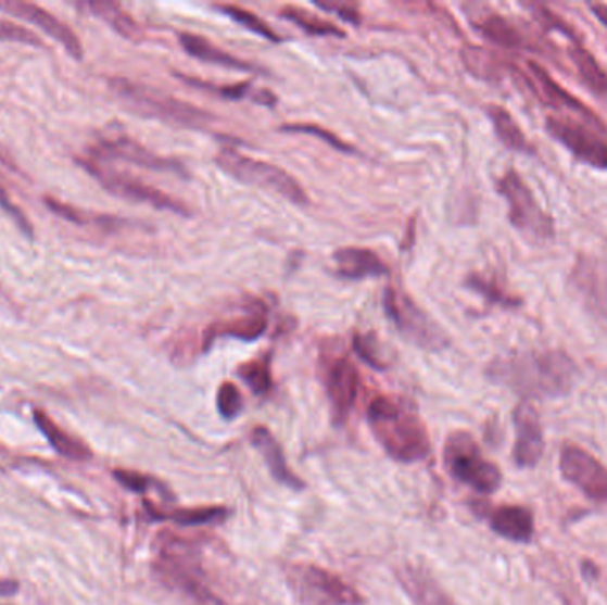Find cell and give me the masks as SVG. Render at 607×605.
Listing matches in <instances>:
<instances>
[{
    "label": "cell",
    "instance_id": "obj_1",
    "mask_svg": "<svg viewBox=\"0 0 607 605\" xmlns=\"http://www.w3.org/2000/svg\"><path fill=\"white\" fill-rule=\"evenodd\" d=\"M486 375L530 402L567 396L578 382L579 369L561 350H526L496 358Z\"/></svg>",
    "mask_w": 607,
    "mask_h": 605
},
{
    "label": "cell",
    "instance_id": "obj_2",
    "mask_svg": "<svg viewBox=\"0 0 607 605\" xmlns=\"http://www.w3.org/2000/svg\"><path fill=\"white\" fill-rule=\"evenodd\" d=\"M368 423L375 439L393 461L414 464L430 453V439L418 414L393 398H375L368 408Z\"/></svg>",
    "mask_w": 607,
    "mask_h": 605
},
{
    "label": "cell",
    "instance_id": "obj_3",
    "mask_svg": "<svg viewBox=\"0 0 607 605\" xmlns=\"http://www.w3.org/2000/svg\"><path fill=\"white\" fill-rule=\"evenodd\" d=\"M109 86L111 91L139 116L187 128H203L215 122L212 112L195 108L192 103L181 102L178 98L144 84L116 77L109 80Z\"/></svg>",
    "mask_w": 607,
    "mask_h": 605
},
{
    "label": "cell",
    "instance_id": "obj_4",
    "mask_svg": "<svg viewBox=\"0 0 607 605\" xmlns=\"http://www.w3.org/2000/svg\"><path fill=\"white\" fill-rule=\"evenodd\" d=\"M215 164L219 165L223 173L237 179L240 184L268 190L296 206L309 204V196L306 194V190L302 189L301 184L292 175H288L287 171L277 165L242 155L235 148L220 150L215 156Z\"/></svg>",
    "mask_w": 607,
    "mask_h": 605
},
{
    "label": "cell",
    "instance_id": "obj_5",
    "mask_svg": "<svg viewBox=\"0 0 607 605\" xmlns=\"http://www.w3.org/2000/svg\"><path fill=\"white\" fill-rule=\"evenodd\" d=\"M497 192L505 198L508 204V218L517 231L530 240L531 243H545L553 240L556 235L554 218L551 217L539 199L534 198L530 185L516 169L506 171L497 179Z\"/></svg>",
    "mask_w": 607,
    "mask_h": 605
},
{
    "label": "cell",
    "instance_id": "obj_6",
    "mask_svg": "<svg viewBox=\"0 0 607 605\" xmlns=\"http://www.w3.org/2000/svg\"><path fill=\"white\" fill-rule=\"evenodd\" d=\"M567 288L584 315L607 335V263L592 254H579L567 276Z\"/></svg>",
    "mask_w": 607,
    "mask_h": 605
},
{
    "label": "cell",
    "instance_id": "obj_7",
    "mask_svg": "<svg viewBox=\"0 0 607 605\" xmlns=\"http://www.w3.org/2000/svg\"><path fill=\"white\" fill-rule=\"evenodd\" d=\"M444 458L450 472L480 494H494L503 483L499 467L481 455L480 448L469 433L460 431L450 437Z\"/></svg>",
    "mask_w": 607,
    "mask_h": 605
},
{
    "label": "cell",
    "instance_id": "obj_8",
    "mask_svg": "<svg viewBox=\"0 0 607 605\" xmlns=\"http://www.w3.org/2000/svg\"><path fill=\"white\" fill-rule=\"evenodd\" d=\"M384 307L389 320L396 325L400 335L407 341L428 352L446 349V332L407 293L388 288L384 293Z\"/></svg>",
    "mask_w": 607,
    "mask_h": 605
},
{
    "label": "cell",
    "instance_id": "obj_9",
    "mask_svg": "<svg viewBox=\"0 0 607 605\" xmlns=\"http://www.w3.org/2000/svg\"><path fill=\"white\" fill-rule=\"evenodd\" d=\"M80 165L88 171L92 178H97L102 184L103 189L109 190L111 194L117 196V198L150 204L153 209L167 210V212L181 215V217H189L190 215L189 206L181 203L180 199L173 198V196L166 194V192H162L155 187L142 184L141 179L116 173L97 159H84V161H80Z\"/></svg>",
    "mask_w": 607,
    "mask_h": 605
},
{
    "label": "cell",
    "instance_id": "obj_10",
    "mask_svg": "<svg viewBox=\"0 0 607 605\" xmlns=\"http://www.w3.org/2000/svg\"><path fill=\"white\" fill-rule=\"evenodd\" d=\"M545 130L559 144L567 148L581 164L590 165L593 169L607 171V142L584 123L564 119V117H547Z\"/></svg>",
    "mask_w": 607,
    "mask_h": 605
},
{
    "label": "cell",
    "instance_id": "obj_11",
    "mask_svg": "<svg viewBox=\"0 0 607 605\" xmlns=\"http://www.w3.org/2000/svg\"><path fill=\"white\" fill-rule=\"evenodd\" d=\"M293 587L302 601L312 605H361L359 593L331 571L315 565H301L292 570Z\"/></svg>",
    "mask_w": 607,
    "mask_h": 605
},
{
    "label": "cell",
    "instance_id": "obj_12",
    "mask_svg": "<svg viewBox=\"0 0 607 605\" xmlns=\"http://www.w3.org/2000/svg\"><path fill=\"white\" fill-rule=\"evenodd\" d=\"M559 470L564 480L576 487L581 494L592 501L606 503L607 467L592 453L578 445H567L559 455Z\"/></svg>",
    "mask_w": 607,
    "mask_h": 605
},
{
    "label": "cell",
    "instance_id": "obj_13",
    "mask_svg": "<svg viewBox=\"0 0 607 605\" xmlns=\"http://www.w3.org/2000/svg\"><path fill=\"white\" fill-rule=\"evenodd\" d=\"M522 77L530 84L531 91L540 98V102L556 111L570 112L573 116L581 117L593 130L604 131V123L593 114L592 109L586 108L579 98L573 97L572 92L561 88L540 64L528 61V75Z\"/></svg>",
    "mask_w": 607,
    "mask_h": 605
},
{
    "label": "cell",
    "instance_id": "obj_14",
    "mask_svg": "<svg viewBox=\"0 0 607 605\" xmlns=\"http://www.w3.org/2000/svg\"><path fill=\"white\" fill-rule=\"evenodd\" d=\"M92 156L98 161L100 159H117V161L128 162V164L144 167V169L175 173V175L189 178V173L180 161L169 159V156L156 155L130 137L119 136L102 139L100 144L97 146V150L92 151Z\"/></svg>",
    "mask_w": 607,
    "mask_h": 605
},
{
    "label": "cell",
    "instance_id": "obj_15",
    "mask_svg": "<svg viewBox=\"0 0 607 605\" xmlns=\"http://www.w3.org/2000/svg\"><path fill=\"white\" fill-rule=\"evenodd\" d=\"M514 461L520 469H533L544 456V428L539 412L530 402H520L514 411Z\"/></svg>",
    "mask_w": 607,
    "mask_h": 605
},
{
    "label": "cell",
    "instance_id": "obj_16",
    "mask_svg": "<svg viewBox=\"0 0 607 605\" xmlns=\"http://www.w3.org/2000/svg\"><path fill=\"white\" fill-rule=\"evenodd\" d=\"M0 10L8 11L11 15L29 22L30 25H36V27L43 30L45 35L63 45V49L72 58L78 59V61L83 59V45L78 41L74 30L69 29L68 25L63 24L61 20L55 18L54 15H50L49 11L43 10V8L30 4V2L8 0V2H0Z\"/></svg>",
    "mask_w": 607,
    "mask_h": 605
},
{
    "label": "cell",
    "instance_id": "obj_17",
    "mask_svg": "<svg viewBox=\"0 0 607 605\" xmlns=\"http://www.w3.org/2000/svg\"><path fill=\"white\" fill-rule=\"evenodd\" d=\"M327 394L336 423L345 421L359 394V374L349 358H336L327 374Z\"/></svg>",
    "mask_w": 607,
    "mask_h": 605
},
{
    "label": "cell",
    "instance_id": "obj_18",
    "mask_svg": "<svg viewBox=\"0 0 607 605\" xmlns=\"http://www.w3.org/2000/svg\"><path fill=\"white\" fill-rule=\"evenodd\" d=\"M472 27L480 33L486 41L497 45L506 50H533L536 52L533 41L517 27L510 20L494 13V11H483V13H469Z\"/></svg>",
    "mask_w": 607,
    "mask_h": 605
},
{
    "label": "cell",
    "instance_id": "obj_19",
    "mask_svg": "<svg viewBox=\"0 0 607 605\" xmlns=\"http://www.w3.org/2000/svg\"><path fill=\"white\" fill-rule=\"evenodd\" d=\"M268 327L267 307L263 302L249 301L242 315L235 316L233 320L214 325L208 330L206 343H212L215 338H235L242 341H256L265 335Z\"/></svg>",
    "mask_w": 607,
    "mask_h": 605
},
{
    "label": "cell",
    "instance_id": "obj_20",
    "mask_svg": "<svg viewBox=\"0 0 607 605\" xmlns=\"http://www.w3.org/2000/svg\"><path fill=\"white\" fill-rule=\"evenodd\" d=\"M336 263V276L345 281H363L368 277H384L389 274L388 265L379 254L365 248H343L332 254Z\"/></svg>",
    "mask_w": 607,
    "mask_h": 605
},
{
    "label": "cell",
    "instance_id": "obj_21",
    "mask_svg": "<svg viewBox=\"0 0 607 605\" xmlns=\"http://www.w3.org/2000/svg\"><path fill=\"white\" fill-rule=\"evenodd\" d=\"M491 529L508 542L528 543L534 534V517L524 506H501L489 517Z\"/></svg>",
    "mask_w": 607,
    "mask_h": 605
},
{
    "label": "cell",
    "instance_id": "obj_22",
    "mask_svg": "<svg viewBox=\"0 0 607 605\" xmlns=\"http://www.w3.org/2000/svg\"><path fill=\"white\" fill-rule=\"evenodd\" d=\"M253 444L263 456V461L267 464L270 475L276 478L279 483L284 484L288 489L302 490L304 481L288 467L287 458L282 455L281 445L277 444L273 433L267 428H254Z\"/></svg>",
    "mask_w": 607,
    "mask_h": 605
},
{
    "label": "cell",
    "instance_id": "obj_23",
    "mask_svg": "<svg viewBox=\"0 0 607 605\" xmlns=\"http://www.w3.org/2000/svg\"><path fill=\"white\" fill-rule=\"evenodd\" d=\"M181 49L198 61L203 63L217 64L224 68L242 70V72H260L258 66L237 55L224 52L219 47H215L212 41L203 38V36L192 35V33H180Z\"/></svg>",
    "mask_w": 607,
    "mask_h": 605
},
{
    "label": "cell",
    "instance_id": "obj_24",
    "mask_svg": "<svg viewBox=\"0 0 607 605\" xmlns=\"http://www.w3.org/2000/svg\"><path fill=\"white\" fill-rule=\"evenodd\" d=\"M399 581L416 605H455L427 571L413 565L399 570Z\"/></svg>",
    "mask_w": 607,
    "mask_h": 605
},
{
    "label": "cell",
    "instance_id": "obj_25",
    "mask_svg": "<svg viewBox=\"0 0 607 605\" xmlns=\"http://www.w3.org/2000/svg\"><path fill=\"white\" fill-rule=\"evenodd\" d=\"M35 423L59 455L77 462H86L91 458L92 453L88 444L77 437L69 436L68 431H64L63 428L55 425L43 411H35Z\"/></svg>",
    "mask_w": 607,
    "mask_h": 605
},
{
    "label": "cell",
    "instance_id": "obj_26",
    "mask_svg": "<svg viewBox=\"0 0 607 605\" xmlns=\"http://www.w3.org/2000/svg\"><path fill=\"white\" fill-rule=\"evenodd\" d=\"M486 116L491 119L501 144L508 148V150L516 151V153L533 155V144H531L530 139L526 137L524 131H522L519 123L516 122V117L511 116V112L508 111V109L492 103V105L486 108Z\"/></svg>",
    "mask_w": 607,
    "mask_h": 605
},
{
    "label": "cell",
    "instance_id": "obj_27",
    "mask_svg": "<svg viewBox=\"0 0 607 605\" xmlns=\"http://www.w3.org/2000/svg\"><path fill=\"white\" fill-rule=\"evenodd\" d=\"M83 8H88L92 15L102 18L105 24L111 25L112 29L116 30L117 35L123 38L130 39V41H142L144 33H142L141 25L137 24L136 20L128 15L127 11L123 10L122 5L116 2H86Z\"/></svg>",
    "mask_w": 607,
    "mask_h": 605
},
{
    "label": "cell",
    "instance_id": "obj_28",
    "mask_svg": "<svg viewBox=\"0 0 607 605\" xmlns=\"http://www.w3.org/2000/svg\"><path fill=\"white\" fill-rule=\"evenodd\" d=\"M569 55L584 86L593 94L607 100V73L595 59V55L589 49H584L581 43H573L569 49Z\"/></svg>",
    "mask_w": 607,
    "mask_h": 605
},
{
    "label": "cell",
    "instance_id": "obj_29",
    "mask_svg": "<svg viewBox=\"0 0 607 605\" xmlns=\"http://www.w3.org/2000/svg\"><path fill=\"white\" fill-rule=\"evenodd\" d=\"M461 63L466 66L467 72L472 77L485 80V83H499L503 78V63L497 55L492 54L489 50L475 47V45H466L461 49Z\"/></svg>",
    "mask_w": 607,
    "mask_h": 605
},
{
    "label": "cell",
    "instance_id": "obj_30",
    "mask_svg": "<svg viewBox=\"0 0 607 605\" xmlns=\"http://www.w3.org/2000/svg\"><path fill=\"white\" fill-rule=\"evenodd\" d=\"M281 18L295 24L299 29L312 36H334V38H345V30H341L338 25L321 16L313 15L309 11L296 8V5H284L279 11Z\"/></svg>",
    "mask_w": 607,
    "mask_h": 605
},
{
    "label": "cell",
    "instance_id": "obj_31",
    "mask_svg": "<svg viewBox=\"0 0 607 605\" xmlns=\"http://www.w3.org/2000/svg\"><path fill=\"white\" fill-rule=\"evenodd\" d=\"M215 10L223 11L224 15H228L229 18L235 20L237 24L242 25L254 35H258L260 38L268 39L270 43H281L282 41L281 36L277 35L276 30L265 20L254 15L253 11L243 10L240 5L235 4L215 5Z\"/></svg>",
    "mask_w": 607,
    "mask_h": 605
},
{
    "label": "cell",
    "instance_id": "obj_32",
    "mask_svg": "<svg viewBox=\"0 0 607 605\" xmlns=\"http://www.w3.org/2000/svg\"><path fill=\"white\" fill-rule=\"evenodd\" d=\"M466 286L469 290L477 291L478 295L483 297L486 302L501 305L506 310H514V307L522 305L520 297L511 295L503 286H499V282L489 281L485 277L478 276V274H471L467 277Z\"/></svg>",
    "mask_w": 607,
    "mask_h": 605
},
{
    "label": "cell",
    "instance_id": "obj_33",
    "mask_svg": "<svg viewBox=\"0 0 607 605\" xmlns=\"http://www.w3.org/2000/svg\"><path fill=\"white\" fill-rule=\"evenodd\" d=\"M151 515L161 520H173L180 526H203V524H215L224 520L228 512L223 508H194V509H176L173 514L162 515L151 512Z\"/></svg>",
    "mask_w": 607,
    "mask_h": 605
},
{
    "label": "cell",
    "instance_id": "obj_34",
    "mask_svg": "<svg viewBox=\"0 0 607 605\" xmlns=\"http://www.w3.org/2000/svg\"><path fill=\"white\" fill-rule=\"evenodd\" d=\"M239 377L248 383L254 394H267L273 389V375L268 358H256L242 364L239 368Z\"/></svg>",
    "mask_w": 607,
    "mask_h": 605
},
{
    "label": "cell",
    "instance_id": "obj_35",
    "mask_svg": "<svg viewBox=\"0 0 607 605\" xmlns=\"http://www.w3.org/2000/svg\"><path fill=\"white\" fill-rule=\"evenodd\" d=\"M279 130L288 131V134H306V136L318 137V139H321L326 144L334 148L336 151H341V153H357L354 146L341 141L340 137L332 134L331 130H327L324 126L312 125V123H292V125H282Z\"/></svg>",
    "mask_w": 607,
    "mask_h": 605
},
{
    "label": "cell",
    "instance_id": "obj_36",
    "mask_svg": "<svg viewBox=\"0 0 607 605\" xmlns=\"http://www.w3.org/2000/svg\"><path fill=\"white\" fill-rule=\"evenodd\" d=\"M526 8L531 11L533 18L536 20V22H539L545 30H556L559 35L573 39V43H579L578 35H576V30H573L572 25H570L569 22H565L558 13L551 11L547 5L526 4Z\"/></svg>",
    "mask_w": 607,
    "mask_h": 605
},
{
    "label": "cell",
    "instance_id": "obj_37",
    "mask_svg": "<svg viewBox=\"0 0 607 605\" xmlns=\"http://www.w3.org/2000/svg\"><path fill=\"white\" fill-rule=\"evenodd\" d=\"M176 77L184 80L185 84H189L192 88L203 89V91L214 92V94H219L223 98H229V100H242V98H248L249 92H251V83H240V84H229V86H217V84L204 83L200 78L185 77V75H176Z\"/></svg>",
    "mask_w": 607,
    "mask_h": 605
},
{
    "label": "cell",
    "instance_id": "obj_38",
    "mask_svg": "<svg viewBox=\"0 0 607 605\" xmlns=\"http://www.w3.org/2000/svg\"><path fill=\"white\" fill-rule=\"evenodd\" d=\"M217 408L224 419H235L243 411V398L239 388L231 382H224L217 392Z\"/></svg>",
    "mask_w": 607,
    "mask_h": 605
},
{
    "label": "cell",
    "instance_id": "obj_39",
    "mask_svg": "<svg viewBox=\"0 0 607 605\" xmlns=\"http://www.w3.org/2000/svg\"><path fill=\"white\" fill-rule=\"evenodd\" d=\"M354 350L355 354L359 355L371 368L379 369V371L388 368V364L380 357L379 346H377V339L374 335H355Z\"/></svg>",
    "mask_w": 607,
    "mask_h": 605
},
{
    "label": "cell",
    "instance_id": "obj_40",
    "mask_svg": "<svg viewBox=\"0 0 607 605\" xmlns=\"http://www.w3.org/2000/svg\"><path fill=\"white\" fill-rule=\"evenodd\" d=\"M315 5L327 11V13H334L349 24L357 25L361 22L359 8H357V4L346 2V0H315Z\"/></svg>",
    "mask_w": 607,
    "mask_h": 605
},
{
    "label": "cell",
    "instance_id": "obj_41",
    "mask_svg": "<svg viewBox=\"0 0 607 605\" xmlns=\"http://www.w3.org/2000/svg\"><path fill=\"white\" fill-rule=\"evenodd\" d=\"M0 39L41 47V41L35 33H30V30L24 29L20 25L11 24L8 20H0Z\"/></svg>",
    "mask_w": 607,
    "mask_h": 605
},
{
    "label": "cell",
    "instance_id": "obj_42",
    "mask_svg": "<svg viewBox=\"0 0 607 605\" xmlns=\"http://www.w3.org/2000/svg\"><path fill=\"white\" fill-rule=\"evenodd\" d=\"M114 478L131 492H147L150 489L151 480L147 476L139 475V472H131V470H114Z\"/></svg>",
    "mask_w": 607,
    "mask_h": 605
},
{
    "label": "cell",
    "instance_id": "obj_43",
    "mask_svg": "<svg viewBox=\"0 0 607 605\" xmlns=\"http://www.w3.org/2000/svg\"><path fill=\"white\" fill-rule=\"evenodd\" d=\"M0 209L4 210L5 214L10 215V217L15 220L16 226L22 229L25 237L33 238V226H30L29 220L25 218V215L16 209L15 204L11 203V199L8 198L2 187H0Z\"/></svg>",
    "mask_w": 607,
    "mask_h": 605
},
{
    "label": "cell",
    "instance_id": "obj_44",
    "mask_svg": "<svg viewBox=\"0 0 607 605\" xmlns=\"http://www.w3.org/2000/svg\"><path fill=\"white\" fill-rule=\"evenodd\" d=\"M593 15L597 16L598 22L607 27V4H592L590 5Z\"/></svg>",
    "mask_w": 607,
    "mask_h": 605
},
{
    "label": "cell",
    "instance_id": "obj_45",
    "mask_svg": "<svg viewBox=\"0 0 607 605\" xmlns=\"http://www.w3.org/2000/svg\"><path fill=\"white\" fill-rule=\"evenodd\" d=\"M0 588H2V584H0Z\"/></svg>",
    "mask_w": 607,
    "mask_h": 605
}]
</instances>
